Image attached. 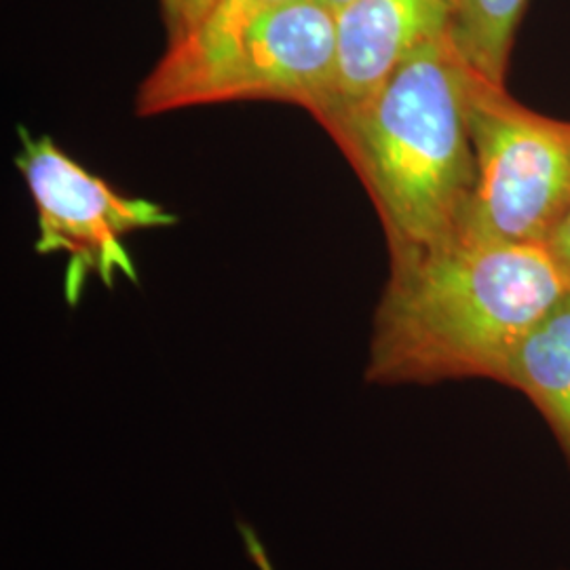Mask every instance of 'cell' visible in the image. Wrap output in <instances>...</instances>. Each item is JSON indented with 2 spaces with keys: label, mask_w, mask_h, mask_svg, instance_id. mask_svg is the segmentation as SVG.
<instances>
[{
  "label": "cell",
  "mask_w": 570,
  "mask_h": 570,
  "mask_svg": "<svg viewBox=\"0 0 570 570\" xmlns=\"http://www.w3.org/2000/svg\"><path fill=\"white\" fill-rule=\"evenodd\" d=\"M16 165L39 216V254H68L66 298L77 305L87 279L112 287L117 277L138 282L125 237L144 228H167L178 218L155 202L127 197L68 157L49 136L20 129Z\"/></svg>",
  "instance_id": "cell-5"
},
{
  "label": "cell",
  "mask_w": 570,
  "mask_h": 570,
  "mask_svg": "<svg viewBox=\"0 0 570 570\" xmlns=\"http://www.w3.org/2000/svg\"><path fill=\"white\" fill-rule=\"evenodd\" d=\"M524 4L527 0H452V41L489 81L503 85Z\"/></svg>",
  "instance_id": "cell-8"
},
{
  "label": "cell",
  "mask_w": 570,
  "mask_h": 570,
  "mask_svg": "<svg viewBox=\"0 0 570 570\" xmlns=\"http://www.w3.org/2000/svg\"><path fill=\"white\" fill-rule=\"evenodd\" d=\"M505 385L522 391L543 414L570 469V292L513 351Z\"/></svg>",
  "instance_id": "cell-7"
},
{
  "label": "cell",
  "mask_w": 570,
  "mask_h": 570,
  "mask_svg": "<svg viewBox=\"0 0 570 570\" xmlns=\"http://www.w3.org/2000/svg\"><path fill=\"white\" fill-rule=\"evenodd\" d=\"M285 2L289 0H218L193 32L167 45L164 58L155 68L183 70L220 53L247 28Z\"/></svg>",
  "instance_id": "cell-9"
},
{
  "label": "cell",
  "mask_w": 570,
  "mask_h": 570,
  "mask_svg": "<svg viewBox=\"0 0 570 570\" xmlns=\"http://www.w3.org/2000/svg\"><path fill=\"white\" fill-rule=\"evenodd\" d=\"M569 287L546 245L456 235L393 258L374 317L366 381L505 385L511 355Z\"/></svg>",
  "instance_id": "cell-1"
},
{
  "label": "cell",
  "mask_w": 570,
  "mask_h": 570,
  "mask_svg": "<svg viewBox=\"0 0 570 570\" xmlns=\"http://www.w3.org/2000/svg\"><path fill=\"white\" fill-rule=\"evenodd\" d=\"M218 0H161L169 42L180 41L193 32Z\"/></svg>",
  "instance_id": "cell-10"
},
{
  "label": "cell",
  "mask_w": 570,
  "mask_h": 570,
  "mask_svg": "<svg viewBox=\"0 0 570 570\" xmlns=\"http://www.w3.org/2000/svg\"><path fill=\"white\" fill-rule=\"evenodd\" d=\"M465 112L478 176L461 233L505 244H548L570 212V122L511 100L503 85L471 63Z\"/></svg>",
  "instance_id": "cell-3"
},
{
  "label": "cell",
  "mask_w": 570,
  "mask_h": 570,
  "mask_svg": "<svg viewBox=\"0 0 570 570\" xmlns=\"http://www.w3.org/2000/svg\"><path fill=\"white\" fill-rule=\"evenodd\" d=\"M336 75V11L324 0H289L220 53L183 70L155 68L138 91L142 117L204 104L275 100L320 119Z\"/></svg>",
  "instance_id": "cell-4"
},
{
  "label": "cell",
  "mask_w": 570,
  "mask_h": 570,
  "mask_svg": "<svg viewBox=\"0 0 570 570\" xmlns=\"http://www.w3.org/2000/svg\"><path fill=\"white\" fill-rule=\"evenodd\" d=\"M546 249L550 252L551 261H553V265L558 266L570 292V212L551 233Z\"/></svg>",
  "instance_id": "cell-11"
},
{
  "label": "cell",
  "mask_w": 570,
  "mask_h": 570,
  "mask_svg": "<svg viewBox=\"0 0 570 570\" xmlns=\"http://www.w3.org/2000/svg\"><path fill=\"white\" fill-rule=\"evenodd\" d=\"M326 4H330L334 11H341L343 7H345L346 2H351V0H324Z\"/></svg>",
  "instance_id": "cell-12"
},
{
  "label": "cell",
  "mask_w": 570,
  "mask_h": 570,
  "mask_svg": "<svg viewBox=\"0 0 570 570\" xmlns=\"http://www.w3.org/2000/svg\"><path fill=\"white\" fill-rule=\"evenodd\" d=\"M469 61L446 35L412 53L366 104L324 125L379 212L391 261L456 237L475 190Z\"/></svg>",
  "instance_id": "cell-2"
},
{
  "label": "cell",
  "mask_w": 570,
  "mask_h": 570,
  "mask_svg": "<svg viewBox=\"0 0 570 570\" xmlns=\"http://www.w3.org/2000/svg\"><path fill=\"white\" fill-rule=\"evenodd\" d=\"M452 0H351L336 11V75L330 121L366 104L404 61L452 30Z\"/></svg>",
  "instance_id": "cell-6"
}]
</instances>
